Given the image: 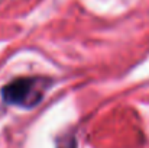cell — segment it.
Returning a JSON list of instances; mask_svg holds the SVG:
<instances>
[{
    "mask_svg": "<svg viewBox=\"0 0 149 148\" xmlns=\"http://www.w3.org/2000/svg\"><path fill=\"white\" fill-rule=\"evenodd\" d=\"M49 87V80L39 77H20L1 89V99L6 105L22 109H32L41 103Z\"/></svg>",
    "mask_w": 149,
    "mask_h": 148,
    "instance_id": "cell-1",
    "label": "cell"
},
{
    "mask_svg": "<svg viewBox=\"0 0 149 148\" xmlns=\"http://www.w3.org/2000/svg\"><path fill=\"white\" fill-rule=\"evenodd\" d=\"M56 148H77V141L74 137H70L67 140H61L56 144Z\"/></svg>",
    "mask_w": 149,
    "mask_h": 148,
    "instance_id": "cell-2",
    "label": "cell"
}]
</instances>
